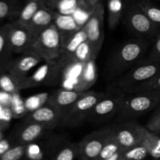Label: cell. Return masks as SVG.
<instances>
[{
  "instance_id": "41",
  "label": "cell",
  "mask_w": 160,
  "mask_h": 160,
  "mask_svg": "<svg viewBox=\"0 0 160 160\" xmlns=\"http://www.w3.org/2000/svg\"><path fill=\"white\" fill-rule=\"evenodd\" d=\"M12 95L0 90V104L4 108H9L12 102Z\"/></svg>"
},
{
  "instance_id": "46",
  "label": "cell",
  "mask_w": 160,
  "mask_h": 160,
  "mask_svg": "<svg viewBox=\"0 0 160 160\" xmlns=\"http://www.w3.org/2000/svg\"><path fill=\"white\" fill-rule=\"evenodd\" d=\"M153 160H155V159H153Z\"/></svg>"
},
{
  "instance_id": "40",
  "label": "cell",
  "mask_w": 160,
  "mask_h": 160,
  "mask_svg": "<svg viewBox=\"0 0 160 160\" xmlns=\"http://www.w3.org/2000/svg\"><path fill=\"white\" fill-rule=\"evenodd\" d=\"M14 145L15 144L12 138H5L0 141V158L4 156Z\"/></svg>"
},
{
  "instance_id": "15",
  "label": "cell",
  "mask_w": 160,
  "mask_h": 160,
  "mask_svg": "<svg viewBox=\"0 0 160 160\" xmlns=\"http://www.w3.org/2000/svg\"><path fill=\"white\" fill-rule=\"evenodd\" d=\"M50 131L52 130L42 124L34 122L23 121L16 130L12 138L15 145H28L42 139Z\"/></svg>"
},
{
  "instance_id": "9",
  "label": "cell",
  "mask_w": 160,
  "mask_h": 160,
  "mask_svg": "<svg viewBox=\"0 0 160 160\" xmlns=\"http://www.w3.org/2000/svg\"><path fill=\"white\" fill-rule=\"evenodd\" d=\"M102 92H86L74 103L62 120V125L75 128L85 122L92 108L105 95Z\"/></svg>"
},
{
  "instance_id": "10",
  "label": "cell",
  "mask_w": 160,
  "mask_h": 160,
  "mask_svg": "<svg viewBox=\"0 0 160 160\" xmlns=\"http://www.w3.org/2000/svg\"><path fill=\"white\" fill-rule=\"evenodd\" d=\"M112 132V128H104L86 135L79 145L81 160H95L100 154Z\"/></svg>"
},
{
  "instance_id": "21",
  "label": "cell",
  "mask_w": 160,
  "mask_h": 160,
  "mask_svg": "<svg viewBox=\"0 0 160 160\" xmlns=\"http://www.w3.org/2000/svg\"><path fill=\"white\" fill-rule=\"evenodd\" d=\"M54 25L59 30L62 38V46L67 39L78 32L82 27L80 26L75 20L73 15L61 14L56 12Z\"/></svg>"
},
{
  "instance_id": "13",
  "label": "cell",
  "mask_w": 160,
  "mask_h": 160,
  "mask_svg": "<svg viewBox=\"0 0 160 160\" xmlns=\"http://www.w3.org/2000/svg\"><path fill=\"white\" fill-rule=\"evenodd\" d=\"M44 62L43 59L33 52L20 54L18 57L12 59L6 69V71L22 81L31 74V70L38 67Z\"/></svg>"
},
{
  "instance_id": "36",
  "label": "cell",
  "mask_w": 160,
  "mask_h": 160,
  "mask_svg": "<svg viewBox=\"0 0 160 160\" xmlns=\"http://www.w3.org/2000/svg\"><path fill=\"white\" fill-rule=\"evenodd\" d=\"M149 92H160V72L156 76H155L152 79L148 81L145 84H142L134 93Z\"/></svg>"
},
{
  "instance_id": "39",
  "label": "cell",
  "mask_w": 160,
  "mask_h": 160,
  "mask_svg": "<svg viewBox=\"0 0 160 160\" xmlns=\"http://www.w3.org/2000/svg\"><path fill=\"white\" fill-rule=\"evenodd\" d=\"M147 60L156 63H160V34L154 40L152 48Z\"/></svg>"
},
{
  "instance_id": "6",
  "label": "cell",
  "mask_w": 160,
  "mask_h": 160,
  "mask_svg": "<svg viewBox=\"0 0 160 160\" xmlns=\"http://www.w3.org/2000/svg\"><path fill=\"white\" fill-rule=\"evenodd\" d=\"M62 49V36L53 24L37 36L31 52L40 56L44 61H56L60 57Z\"/></svg>"
},
{
  "instance_id": "30",
  "label": "cell",
  "mask_w": 160,
  "mask_h": 160,
  "mask_svg": "<svg viewBox=\"0 0 160 160\" xmlns=\"http://www.w3.org/2000/svg\"><path fill=\"white\" fill-rule=\"evenodd\" d=\"M121 147L119 145V143L117 142V139L115 138L113 135V133H112V132L111 134L109 135V138L106 141V145L103 147L102 150L101 151L100 154L98 155V157L96 158L95 160H105L109 158L112 157L114 155H116L117 153L120 152H122Z\"/></svg>"
},
{
  "instance_id": "29",
  "label": "cell",
  "mask_w": 160,
  "mask_h": 160,
  "mask_svg": "<svg viewBox=\"0 0 160 160\" xmlns=\"http://www.w3.org/2000/svg\"><path fill=\"white\" fill-rule=\"evenodd\" d=\"M0 90L14 95L21 90V81L7 71L0 73Z\"/></svg>"
},
{
  "instance_id": "26",
  "label": "cell",
  "mask_w": 160,
  "mask_h": 160,
  "mask_svg": "<svg viewBox=\"0 0 160 160\" xmlns=\"http://www.w3.org/2000/svg\"><path fill=\"white\" fill-rule=\"evenodd\" d=\"M26 0H0V23L7 19L17 18Z\"/></svg>"
},
{
  "instance_id": "17",
  "label": "cell",
  "mask_w": 160,
  "mask_h": 160,
  "mask_svg": "<svg viewBox=\"0 0 160 160\" xmlns=\"http://www.w3.org/2000/svg\"><path fill=\"white\" fill-rule=\"evenodd\" d=\"M24 121L34 122L52 130L59 125H62V118L54 107L46 102L42 107L29 112L25 117Z\"/></svg>"
},
{
  "instance_id": "19",
  "label": "cell",
  "mask_w": 160,
  "mask_h": 160,
  "mask_svg": "<svg viewBox=\"0 0 160 160\" xmlns=\"http://www.w3.org/2000/svg\"><path fill=\"white\" fill-rule=\"evenodd\" d=\"M87 39V34H86L84 27L83 26L78 32L75 33L73 35H72L70 38L66 41L65 43L63 44V46H62L60 57L58 59V61L60 62L61 65L64 67V69H65L66 66L72 59L73 54L78 49V47L83 42H86Z\"/></svg>"
},
{
  "instance_id": "11",
  "label": "cell",
  "mask_w": 160,
  "mask_h": 160,
  "mask_svg": "<svg viewBox=\"0 0 160 160\" xmlns=\"http://www.w3.org/2000/svg\"><path fill=\"white\" fill-rule=\"evenodd\" d=\"M145 127L135 120L121 122L112 128V133L122 150L140 145Z\"/></svg>"
},
{
  "instance_id": "4",
  "label": "cell",
  "mask_w": 160,
  "mask_h": 160,
  "mask_svg": "<svg viewBox=\"0 0 160 160\" xmlns=\"http://www.w3.org/2000/svg\"><path fill=\"white\" fill-rule=\"evenodd\" d=\"M127 94L120 88L109 89L104 96L92 108L86 118L85 122L92 123H104L116 117L121 109Z\"/></svg>"
},
{
  "instance_id": "18",
  "label": "cell",
  "mask_w": 160,
  "mask_h": 160,
  "mask_svg": "<svg viewBox=\"0 0 160 160\" xmlns=\"http://www.w3.org/2000/svg\"><path fill=\"white\" fill-rule=\"evenodd\" d=\"M56 14V12L46 6H42L31 19L28 28L37 38L42 31L54 24Z\"/></svg>"
},
{
  "instance_id": "34",
  "label": "cell",
  "mask_w": 160,
  "mask_h": 160,
  "mask_svg": "<svg viewBox=\"0 0 160 160\" xmlns=\"http://www.w3.org/2000/svg\"><path fill=\"white\" fill-rule=\"evenodd\" d=\"M9 108L11 109L13 118L22 117L28 112L26 107H25L24 101L22 99L19 93L12 95V102H11V105Z\"/></svg>"
},
{
  "instance_id": "37",
  "label": "cell",
  "mask_w": 160,
  "mask_h": 160,
  "mask_svg": "<svg viewBox=\"0 0 160 160\" xmlns=\"http://www.w3.org/2000/svg\"><path fill=\"white\" fill-rule=\"evenodd\" d=\"M145 128L148 131L160 135V106L157 109H156L154 113L147 122Z\"/></svg>"
},
{
  "instance_id": "35",
  "label": "cell",
  "mask_w": 160,
  "mask_h": 160,
  "mask_svg": "<svg viewBox=\"0 0 160 160\" xmlns=\"http://www.w3.org/2000/svg\"><path fill=\"white\" fill-rule=\"evenodd\" d=\"M26 150L27 145H14L4 156L0 158V160H22L24 159Z\"/></svg>"
},
{
  "instance_id": "27",
  "label": "cell",
  "mask_w": 160,
  "mask_h": 160,
  "mask_svg": "<svg viewBox=\"0 0 160 160\" xmlns=\"http://www.w3.org/2000/svg\"><path fill=\"white\" fill-rule=\"evenodd\" d=\"M78 156H79V145L63 142L56 148L50 160H75Z\"/></svg>"
},
{
  "instance_id": "31",
  "label": "cell",
  "mask_w": 160,
  "mask_h": 160,
  "mask_svg": "<svg viewBox=\"0 0 160 160\" xmlns=\"http://www.w3.org/2000/svg\"><path fill=\"white\" fill-rule=\"evenodd\" d=\"M136 4L153 23L160 28V8L155 6L148 0L138 1Z\"/></svg>"
},
{
  "instance_id": "7",
  "label": "cell",
  "mask_w": 160,
  "mask_h": 160,
  "mask_svg": "<svg viewBox=\"0 0 160 160\" xmlns=\"http://www.w3.org/2000/svg\"><path fill=\"white\" fill-rule=\"evenodd\" d=\"M124 21L128 29L138 38L156 39L160 34V28L153 23L138 6L137 4L130 6L125 12Z\"/></svg>"
},
{
  "instance_id": "2",
  "label": "cell",
  "mask_w": 160,
  "mask_h": 160,
  "mask_svg": "<svg viewBox=\"0 0 160 160\" xmlns=\"http://www.w3.org/2000/svg\"><path fill=\"white\" fill-rule=\"evenodd\" d=\"M160 106V92H139L127 95L121 109L117 113V120H134Z\"/></svg>"
},
{
  "instance_id": "1",
  "label": "cell",
  "mask_w": 160,
  "mask_h": 160,
  "mask_svg": "<svg viewBox=\"0 0 160 160\" xmlns=\"http://www.w3.org/2000/svg\"><path fill=\"white\" fill-rule=\"evenodd\" d=\"M148 41L133 39L122 44L113 52L108 63V73L111 78H120L140 62L148 48Z\"/></svg>"
},
{
  "instance_id": "45",
  "label": "cell",
  "mask_w": 160,
  "mask_h": 160,
  "mask_svg": "<svg viewBox=\"0 0 160 160\" xmlns=\"http://www.w3.org/2000/svg\"><path fill=\"white\" fill-rule=\"evenodd\" d=\"M135 1H142V0H135Z\"/></svg>"
},
{
  "instance_id": "43",
  "label": "cell",
  "mask_w": 160,
  "mask_h": 160,
  "mask_svg": "<svg viewBox=\"0 0 160 160\" xmlns=\"http://www.w3.org/2000/svg\"><path fill=\"white\" fill-rule=\"evenodd\" d=\"M3 138H5V134L2 131H0V141L2 140Z\"/></svg>"
},
{
  "instance_id": "23",
  "label": "cell",
  "mask_w": 160,
  "mask_h": 160,
  "mask_svg": "<svg viewBox=\"0 0 160 160\" xmlns=\"http://www.w3.org/2000/svg\"><path fill=\"white\" fill-rule=\"evenodd\" d=\"M44 6H45V0H26L14 21L28 27L36 12Z\"/></svg>"
},
{
  "instance_id": "22",
  "label": "cell",
  "mask_w": 160,
  "mask_h": 160,
  "mask_svg": "<svg viewBox=\"0 0 160 160\" xmlns=\"http://www.w3.org/2000/svg\"><path fill=\"white\" fill-rule=\"evenodd\" d=\"M9 23L0 27V73L6 69L12 59V52L9 44Z\"/></svg>"
},
{
  "instance_id": "16",
  "label": "cell",
  "mask_w": 160,
  "mask_h": 160,
  "mask_svg": "<svg viewBox=\"0 0 160 160\" xmlns=\"http://www.w3.org/2000/svg\"><path fill=\"white\" fill-rule=\"evenodd\" d=\"M85 92H78L73 89H58L49 95L47 103L60 113L63 120L72 106Z\"/></svg>"
},
{
  "instance_id": "47",
  "label": "cell",
  "mask_w": 160,
  "mask_h": 160,
  "mask_svg": "<svg viewBox=\"0 0 160 160\" xmlns=\"http://www.w3.org/2000/svg\"><path fill=\"white\" fill-rule=\"evenodd\" d=\"M159 160H160V159H159Z\"/></svg>"
},
{
  "instance_id": "8",
  "label": "cell",
  "mask_w": 160,
  "mask_h": 160,
  "mask_svg": "<svg viewBox=\"0 0 160 160\" xmlns=\"http://www.w3.org/2000/svg\"><path fill=\"white\" fill-rule=\"evenodd\" d=\"M104 16L105 7L101 2L94 8L84 26L87 34V41L92 48V58L95 59L104 42Z\"/></svg>"
},
{
  "instance_id": "5",
  "label": "cell",
  "mask_w": 160,
  "mask_h": 160,
  "mask_svg": "<svg viewBox=\"0 0 160 160\" xmlns=\"http://www.w3.org/2000/svg\"><path fill=\"white\" fill-rule=\"evenodd\" d=\"M64 70L58 60L44 61L31 74L21 81V90L59 85L64 78Z\"/></svg>"
},
{
  "instance_id": "12",
  "label": "cell",
  "mask_w": 160,
  "mask_h": 160,
  "mask_svg": "<svg viewBox=\"0 0 160 160\" xmlns=\"http://www.w3.org/2000/svg\"><path fill=\"white\" fill-rule=\"evenodd\" d=\"M35 38L28 27L17 21L9 23V44L12 53L20 55L31 52Z\"/></svg>"
},
{
  "instance_id": "44",
  "label": "cell",
  "mask_w": 160,
  "mask_h": 160,
  "mask_svg": "<svg viewBox=\"0 0 160 160\" xmlns=\"http://www.w3.org/2000/svg\"><path fill=\"white\" fill-rule=\"evenodd\" d=\"M4 109V107H3V106H2V105L1 104H0V112H1V111L2 110V109Z\"/></svg>"
},
{
  "instance_id": "38",
  "label": "cell",
  "mask_w": 160,
  "mask_h": 160,
  "mask_svg": "<svg viewBox=\"0 0 160 160\" xmlns=\"http://www.w3.org/2000/svg\"><path fill=\"white\" fill-rule=\"evenodd\" d=\"M13 118L10 108H4L0 112V131H4L10 125L11 120Z\"/></svg>"
},
{
  "instance_id": "32",
  "label": "cell",
  "mask_w": 160,
  "mask_h": 160,
  "mask_svg": "<svg viewBox=\"0 0 160 160\" xmlns=\"http://www.w3.org/2000/svg\"><path fill=\"white\" fill-rule=\"evenodd\" d=\"M148 156L146 148L143 145H138L122 151L120 160H145Z\"/></svg>"
},
{
  "instance_id": "24",
  "label": "cell",
  "mask_w": 160,
  "mask_h": 160,
  "mask_svg": "<svg viewBox=\"0 0 160 160\" xmlns=\"http://www.w3.org/2000/svg\"><path fill=\"white\" fill-rule=\"evenodd\" d=\"M140 145L146 148L148 156L153 159H160V135L148 131L145 128Z\"/></svg>"
},
{
  "instance_id": "28",
  "label": "cell",
  "mask_w": 160,
  "mask_h": 160,
  "mask_svg": "<svg viewBox=\"0 0 160 160\" xmlns=\"http://www.w3.org/2000/svg\"><path fill=\"white\" fill-rule=\"evenodd\" d=\"M108 25L114 29L118 25L123 12V0H108Z\"/></svg>"
},
{
  "instance_id": "33",
  "label": "cell",
  "mask_w": 160,
  "mask_h": 160,
  "mask_svg": "<svg viewBox=\"0 0 160 160\" xmlns=\"http://www.w3.org/2000/svg\"><path fill=\"white\" fill-rule=\"evenodd\" d=\"M91 59H93L92 58V51L91 45H89L88 41L83 42L78 47V49L76 50L75 53L73 54V58H72V59L76 61L78 63L81 64H84L86 62L90 60Z\"/></svg>"
},
{
  "instance_id": "14",
  "label": "cell",
  "mask_w": 160,
  "mask_h": 160,
  "mask_svg": "<svg viewBox=\"0 0 160 160\" xmlns=\"http://www.w3.org/2000/svg\"><path fill=\"white\" fill-rule=\"evenodd\" d=\"M63 142L56 136L42 138L40 140L27 145L24 159L28 160H50L56 148Z\"/></svg>"
},
{
  "instance_id": "3",
  "label": "cell",
  "mask_w": 160,
  "mask_h": 160,
  "mask_svg": "<svg viewBox=\"0 0 160 160\" xmlns=\"http://www.w3.org/2000/svg\"><path fill=\"white\" fill-rule=\"evenodd\" d=\"M159 72L160 63L148 60L142 61L118 78L117 86L127 95H130L152 79Z\"/></svg>"
},
{
  "instance_id": "25",
  "label": "cell",
  "mask_w": 160,
  "mask_h": 160,
  "mask_svg": "<svg viewBox=\"0 0 160 160\" xmlns=\"http://www.w3.org/2000/svg\"><path fill=\"white\" fill-rule=\"evenodd\" d=\"M45 6L55 12L61 14L73 15L79 6L82 4V0H45Z\"/></svg>"
},
{
  "instance_id": "42",
  "label": "cell",
  "mask_w": 160,
  "mask_h": 160,
  "mask_svg": "<svg viewBox=\"0 0 160 160\" xmlns=\"http://www.w3.org/2000/svg\"><path fill=\"white\" fill-rule=\"evenodd\" d=\"M122 152H120L119 153H117L116 155H114L113 156H112V157L109 158V159H105V160H120V154H121Z\"/></svg>"
},
{
  "instance_id": "20",
  "label": "cell",
  "mask_w": 160,
  "mask_h": 160,
  "mask_svg": "<svg viewBox=\"0 0 160 160\" xmlns=\"http://www.w3.org/2000/svg\"><path fill=\"white\" fill-rule=\"evenodd\" d=\"M98 78L95 59H91L83 65L82 70L78 77V82L73 90L85 92L96 82Z\"/></svg>"
}]
</instances>
